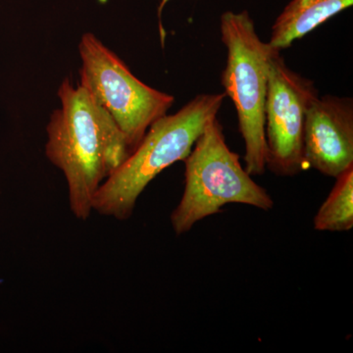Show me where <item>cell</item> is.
I'll use <instances>...</instances> for the list:
<instances>
[{"label":"cell","mask_w":353,"mask_h":353,"mask_svg":"<svg viewBox=\"0 0 353 353\" xmlns=\"http://www.w3.org/2000/svg\"><path fill=\"white\" fill-rule=\"evenodd\" d=\"M318 95L314 83L292 71L280 51H274L265 103V139L266 168L275 175L294 176L305 169V116Z\"/></svg>","instance_id":"cell-6"},{"label":"cell","mask_w":353,"mask_h":353,"mask_svg":"<svg viewBox=\"0 0 353 353\" xmlns=\"http://www.w3.org/2000/svg\"><path fill=\"white\" fill-rule=\"evenodd\" d=\"M185 162V190L171 214L178 236L188 233L199 221L217 214L229 203L245 204L269 211L274 201L264 188L241 166L230 150L217 117L197 139Z\"/></svg>","instance_id":"cell-3"},{"label":"cell","mask_w":353,"mask_h":353,"mask_svg":"<svg viewBox=\"0 0 353 353\" xmlns=\"http://www.w3.org/2000/svg\"><path fill=\"white\" fill-rule=\"evenodd\" d=\"M352 4L353 0H292L274 23L269 46L278 51L287 50Z\"/></svg>","instance_id":"cell-8"},{"label":"cell","mask_w":353,"mask_h":353,"mask_svg":"<svg viewBox=\"0 0 353 353\" xmlns=\"http://www.w3.org/2000/svg\"><path fill=\"white\" fill-rule=\"evenodd\" d=\"M333 189L314 217L319 232H347L353 227V166L336 178Z\"/></svg>","instance_id":"cell-9"},{"label":"cell","mask_w":353,"mask_h":353,"mask_svg":"<svg viewBox=\"0 0 353 353\" xmlns=\"http://www.w3.org/2000/svg\"><path fill=\"white\" fill-rule=\"evenodd\" d=\"M80 85L111 116L134 150L152 123L173 105V95L139 80L129 67L92 32L79 43Z\"/></svg>","instance_id":"cell-5"},{"label":"cell","mask_w":353,"mask_h":353,"mask_svg":"<svg viewBox=\"0 0 353 353\" xmlns=\"http://www.w3.org/2000/svg\"><path fill=\"white\" fill-rule=\"evenodd\" d=\"M171 0H161V3H160L159 8H158V15H161L162 10H163V8L165 6H166L168 2H170Z\"/></svg>","instance_id":"cell-10"},{"label":"cell","mask_w":353,"mask_h":353,"mask_svg":"<svg viewBox=\"0 0 353 353\" xmlns=\"http://www.w3.org/2000/svg\"><path fill=\"white\" fill-rule=\"evenodd\" d=\"M225 97V94L196 95L178 112L152 123L141 143L97 190L92 209L117 220L129 219L148 183L189 157L202 132L217 117Z\"/></svg>","instance_id":"cell-2"},{"label":"cell","mask_w":353,"mask_h":353,"mask_svg":"<svg viewBox=\"0 0 353 353\" xmlns=\"http://www.w3.org/2000/svg\"><path fill=\"white\" fill-rule=\"evenodd\" d=\"M220 30L228 52L221 80L224 94L232 99L238 114L246 171L252 176H261L267 169L265 103L275 50L260 39L248 10L223 13Z\"/></svg>","instance_id":"cell-4"},{"label":"cell","mask_w":353,"mask_h":353,"mask_svg":"<svg viewBox=\"0 0 353 353\" xmlns=\"http://www.w3.org/2000/svg\"><path fill=\"white\" fill-rule=\"evenodd\" d=\"M304 165L336 178L353 166L352 97L323 95L307 109L304 124Z\"/></svg>","instance_id":"cell-7"},{"label":"cell","mask_w":353,"mask_h":353,"mask_svg":"<svg viewBox=\"0 0 353 353\" xmlns=\"http://www.w3.org/2000/svg\"><path fill=\"white\" fill-rule=\"evenodd\" d=\"M57 95L61 106L46 126V155L66 179L72 213L85 221L94 211L97 190L132 150L111 116L85 88L65 79Z\"/></svg>","instance_id":"cell-1"}]
</instances>
